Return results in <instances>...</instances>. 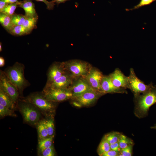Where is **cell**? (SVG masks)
Wrapping results in <instances>:
<instances>
[{
	"instance_id": "cell-5",
	"label": "cell",
	"mask_w": 156,
	"mask_h": 156,
	"mask_svg": "<svg viewBox=\"0 0 156 156\" xmlns=\"http://www.w3.org/2000/svg\"><path fill=\"white\" fill-rule=\"evenodd\" d=\"M18 106L25 121L31 125H36L40 120V110L32 104L23 99L19 103Z\"/></svg>"
},
{
	"instance_id": "cell-23",
	"label": "cell",
	"mask_w": 156,
	"mask_h": 156,
	"mask_svg": "<svg viewBox=\"0 0 156 156\" xmlns=\"http://www.w3.org/2000/svg\"><path fill=\"white\" fill-rule=\"evenodd\" d=\"M38 18V15L34 17H26L23 25L28 29L32 31L33 29L36 28V23Z\"/></svg>"
},
{
	"instance_id": "cell-37",
	"label": "cell",
	"mask_w": 156,
	"mask_h": 156,
	"mask_svg": "<svg viewBox=\"0 0 156 156\" xmlns=\"http://www.w3.org/2000/svg\"><path fill=\"white\" fill-rule=\"evenodd\" d=\"M70 0H53V2L58 5L60 3H64L65 2Z\"/></svg>"
},
{
	"instance_id": "cell-3",
	"label": "cell",
	"mask_w": 156,
	"mask_h": 156,
	"mask_svg": "<svg viewBox=\"0 0 156 156\" xmlns=\"http://www.w3.org/2000/svg\"><path fill=\"white\" fill-rule=\"evenodd\" d=\"M23 99L34 105L46 116H49L54 108V102L48 100L42 91L32 93Z\"/></svg>"
},
{
	"instance_id": "cell-25",
	"label": "cell",
	"mask_w": 156,
	"mask_h": 156,
	"mask_svg": "<svg viewBox=\"0 0 156 156\" xmlns=\"http://www.w3.org/2000/svg\"><path fill=\"white\" fill-rule=\"evenodd\" d=\"M118 143L121 149L130 145H134V142L131 139L122 134L121 135Z\"/></svg>"
},
{
	"instance_id": "cell-39",
	"label": "cell",
	"mask_w": 156,
	"mask_h": 156,
	"mask_svg": "<svg viewBox=\"0 0 156 156\" xmlns=\"http://www.w3.org/2000/svg\"><path fill=\"white\" fill-rule=\"evenodd\" d=\"M4 1L5 2L8 4L13 3H16L18 1V0H1Z\"/></svg>"
},
{
	"instance_id": "cell-6",
	"label": "cell",
	"mask_w": 156,
	"mask_h": 156,
	"mask_svg": "<svg viewBox=\"0 0 156 156\" xmlns=\"http://www.w3.org/2000/svg\"><path fill=\"white\" fill-rule=\"evenodd\" d=\"M128 77V89H130L134 97L148 91L153 86L152 82L148 85L146 84L137 76L132 68L130 69V73Z\"/></svg>"
},
{
	"instance_id": "cell-36",
	"label": "cell",
	"mask_w": 156,
	"mask_h": 156,
	"mask_svg": "<svg viewBox=\"0 0 156 156\" xmlns=\"http://www.w3.org/2000/svg\"><path fill=\"white\" fill-rule=\"evenodd\" d=\"M8 4L4 1L0 0V12H2Z\"/></svg>"
},
{
	"instance_id": "cell-2",
	"label": "cell",
	"mask_w": 156,
	"mask_h": 156,
	"mask_svg": "<svg viewBox=\"0 0 156 156\" xmlns=\"http://www.w3.org/2000/svg\"><path fill=\"white\" fill-rule=\"evenodd\" d=\"M24 69L25 66L23 64L16 62L12 66L8 67L4 71L20 94H22L23 90L30 85L25 78Z\"/></svg>"
},
{
	"instance_id": "cell-26",
	"label": "cell",
	"mask_w": 156,
	"mask_h": 156,
	"mask_svg": "<svg viewBox=\"0 0 156 156\" xmlns=\"http://www.w3.org/2000/svg\"><path fill=\"white\" fill-rule=\"evenodd\" d=\"M26 18L25 16L21 14L14 13L11 16L12 22L14 26L23 25Z\"/></svg>"
},
{
	"instance_id": "cell-22",
	"label": "cell",
	"mask_w": 156,
	"mask_h": 156,
	"mask_svg": "<svg viewBox=\"0 0 156 156\" xmlns=\"http://www.w3.org/2000/svg\"><path fill=\"white\" fill-rule=\"evenodd\" d=\"M111 150L110 144L103 137L101 141L97 148V153L99 156H102L104 154Z\"/></svg>"
},
{
	"instance_id": "cell-16",
	"label": "cell",
	"mask_w": 156,
	"mask_h": 156,
	"mask_svg": "<svg viewBox=\"0 0 156 156\" xmlns=\"http://www.w3.org/2000/svg\"><path fill=\"white\" fill-rule=\"evenodd\" d=\"M18 6L23 8L25 12L26 17H32L37 15L34 4L31 0H23L18 1Z\"/></svg>"
},
{
	"instance_id": "cell-1",
	"label": "cell",
	"mask_w": 156,
	"mask_h": 156,
	"mask_svg": "<svg viewBox=\"0 0 156 156\" xmlns=\"http://www.w3.org/2000/svg\"><path fill=\"white\" fill-rule=\"evenodd\" d=\"M134 114L139 118L147 116L150 108L156 103V86L148 91L134 97Z\"/></svg>"
},
{
	"instance_id": "cell-8",
	"label": "cell",
	"mask_w": 156,
	"mask_h": 156,
	"mask_svg": "<svg viewBox=\"0 0 156 156\" xmlns=\"http://www.w3.org/2000/svg\"><path fill=\"white\" fill-rule=\"evenodd\" d=\"M105 94L95 90L90 91L79 96L73 97V104L76 106H88L94 103Z\"/></svg>"
},
{
	"instance_id": "cell-7",
	"label": "cell",
	"mask_w": 156,
	"mask_h": 156,
	"mask_svg": "<svg viewBox=\"0 0 156 156\" xmlns=\"http://www.w3.org/2000/svg\"><path fill=\"white\" fill-rule=\"evenodd\" d=\"M42 92L48 100L54 103L71 99L73 96L69 88L43 89Z\"/></svg>"
},
{
	"instance_id": "cell-18",
	"label": "cell",
	"mask_w": 156,
	"mask_h": 156,
	"mask_svg": "<svg viewBox=\"0 0 156 156\" xmlns=\"http://www.w3.org/2000/svg\"><path fill=\"white\" fill-rule=\"evenodd\" d=\"M0 23L2 26L8 32L14 26L12 22L11 16L3 12L0 13Z\"/></svg>"
},
{
	"instance_id": "cell-41",
	"label": "cell",
	"mask_w": 156,
	"mask_h": 156,
	"mask_svg": "<svg viewBox=\"0 0 156 156\" xmlns=\"http://www.w3.org/2000/svg\"><path fill=\"white\" fill-rule=\"evenodd\" d=\"M2 51V43L1 42L0 43V51L1 52Z\"/></svg>"
},
{
	"instance_id": "cell-31",
	"label": "cell",
	"mask_w": 156,
	"mask_h": 156,
	"mask_svg": "<svg viewBox=\"0 0 156 156\" xmlns=\"http://www.w3.org/2000/svg\"><path fill=\"white\" fill-rule=\"evenodd\" d=\"M133 145H130L122 149L119 152V156H131L133 154Z\"/></svg>"
},
{
	"instance_id": "cell-32",
	"label": "cell",
	"mask_w": 156,
	"mask_h": 156,
	"mask_svg": "<svg viewBox=\"0 0 156 156\" xmlns=\"http://www.w3.org/2000/svg\"><path fill=\"white\" fill-rule=\"evenodd\" d=\"M42 156H54L55 152L54 146L52 145L50 147L46 148L40 153Z\"/></svg>"
},
{
	"instance_id": "cell-21",
	"label": "cell",
	"mask_w": 156,
	"mask_h": 156,
	"mask_svg": "<svg viewBox=\"0 0 156 156\" xmlns=\"http://www.w3.org/2000/svg\"><path fill=\"white\" fill-rule=\"evenodd\" d=\"M54 135L38 140V149L39 153L52 145Z\"/></svg>"
},
{
	"instance_id": "cell-13",
	"label": "cell",
	"mask_w": 156,
	"mask_h": 156,
	"mask_svg": "<svg viewBox=\"0 0 156 156\" xmlns=\"http://www.w3.org/2000/svg\"><path fill=\"white\" fill-rule=\"evenodd\" d=\"M66 72L62 62L53 63L49 67L47 71V80L45 85L49 84L53 82Z\"/></svg>"
},
{
	"instance_id": "cell-14",
	"label": "cell",
	"mask_w": 156,
	"mask_h": 156,
	"mask_svg": "<svg viewBox=\"0 0 156 156\" xmlns=\"http://www.w3.org/2000/svg\"><path fill=\"white\" fill-rule=\"evenodd\" d=\"M113 85L116 87L127 89L128 88V77L118 68L109 75Z\"/></svg>"
},
{
	"instance_id": "cell-38",
	"label": "cell",
	"mask_w": 156,
	"mask_h": 156,
	"mask_svg": "<svg viewBox=\"0 0 156 156\" xmlns=\"http://www.w3.org/2000/svg\"><path fill=\"white\" fill-rule=\"evenodd\" d=\"M5 64V61L4 58L2 57H0V67H3Z\"/></svg>"
},
{
	"instance_id": "cell-24",
	"label": "cell",
	"mask_w": 156,
	"mask_h": 156,
	"mask_svg": "<svg viewBox=\"0 0 156 156\" xmlns=\"http://www.w3.org/2000/svg\"><path fill=\"white\" fill-rule=\"evenodd\" d=\"M121 134L119 132L114 131L106 134L103 137L111 144L118 142Z\"/></svg>"
},
{
	"instance_id": "cell-9",
	"label": "cell",
	"mask_w": 156,
	"mask_h": 156,
	"mask_svg": "<svg viewBox=\"0 0 156 156\" xmlns=\"http://www.w3.org/2000/svg\"><path fill=\"white\" fill-rule=\"evenodd\" d=\"M0 88L12 99L16 103L20 93L16 88L9 79L4 71L0 70Z\"/></svg>"
},
{
	"instance_id": "cell-4",
	"label": "cell",
	"mask_w": 156,
	"mask_h": 156,
	"mask_svg": "<svg viewBox=\"0 0 156 156\" xmlns=\"http://www.w3.org/2000/svg\"><path fill=\"white\" fill-rule=\"evenodd\" d=\"M65 71L74 79L84 77L91 66L87 62L78 60H72L62 62Z\"/></svg>"
},
{
	"instance_id": "cell-20",
	"label": "cell",
	"mask_w": 156,
	"mask_h": 156,
	"mask_svg": "<svg viewBox=\"0 0 156 156\" xmlns=\"http://www.w3.org/2000/svg\"><path fill=\"white\" fill-rule=\"evenodd\" d=\"M31 31L23 25L14 26L8 32L12 35L21 36L29 34Z\"/></svg>"
},
{
	"instance_id": "cell-35",
	"label": "cell",
	"mask_w": 156,
	"mask_h": 156,
	"mask_svg": "<svg viewBox=\"0 0 156 156\" xmlns=\"http://www.w3.org/2000/svg\"><path fill=\"white\" fill-rule=\"evenodd\" d=\"M110 147L111 150L119 152L121 149L119 145L118 142L110 144Z\"/></svg>"
},
{
	"instance_id": "cell-30",
	"label": "cell",
	"mask_w": 156,
	"mask_h": 156,
	"mask_svg": "<svg viewBox=\"0 0 156 156\" xmlns=\"http://www.w3.org/2000/svg\"><path fill=\"white\" fill-rule=\"evenodd\" d=\"M156 0H140L139 3L133 8L130 9H127L126 10L129 11L139 8L143 6L149 5Z\"/></svg>"
},
{
	"instance_id": "cell-34",
	"label": "cell",
	"mask_w": 156,
	"mask_h": 156,
	"mask_svg": "<svg viewBox=\"0 0 156 156\" xmlns=\"http://www.w3.org/2000/svg\"><path fill=\"white\" fill-rule=\"evenodd\" d=\"M119 152L112 150L104 154L102 156H119Z\"/></svg>"
},
{
	"instance_id": "cell-15",
	"label": "cell",
	"mask_w": 156,
	"mask_h": 156,
	"mask_svg": "<svg viewBox=\"0 0 156 156\" xmlns=\"http://www.w3.org/2000/svg\"><path fill=\"white\" fill-rule=\"evenodd\" d=\"M101 90L105 94L107 93H127L126 89L116 87L112 83L109 75L103 76L101 83Z\"/></svg>"
},
{
	"instance_id": "cell-19",
	"label": "cell",
	"mask_w": 156,
	"mask_h": 156,
	"mask_svg": "<svg viewBox=\"0 0 156 156\" xmlns=\"http://www.w3.org/2000/svg\"><path fill=\"white\" fill-rule=\"evenodd\" d=\"M36 125L39 140L49 137L44 119L40 120Z\"/></svg>"
},
{
	"instance_id": "cell-12",
	"label": "cell",
	"mask_w": 156,
	"mask_h": 156,
	"mask_svg": "<svg viewBox=\"0 0 156 156\" xmlns=\"http://www.w3.org/2000/svg\"><path fill=\"white\" fill-rule=\"evenodd\" d=\"M75 79L66 71L57 79L49 84L45 85L43 89L68 88Z\"/></svg>"
},
{
	"instance_id": "cell-28",
	"label": "cell",
	"mask_w": 156,
	"mask_h": 156,
	"mask_svg": "<svg viewBox=\"0 0 156 156\" xmlns=\"http://www.w3.org/2000/svg\"><path fill=\"white\" fill-rule=\"evenodd\" d=\"M18 2L13 3H8L1 12H3L10 16H12L15 13L14 11L18 6Z\"/></svg>"
},
{
	"instance_id": "cell-29",
	"label": "cell",
	"mask_w": 156,
	"mask_h": 156,
	"mask_svg": "<svg viewBox=\"0 0 156 156\" xmlns=\"http://www.w3.org/2000/svg\"><path fill=\"white\" fill-rule=\"evenodd\" d=\"M13 110L6 107L0 104V116L1 117L6 116H15Z\"/></svg>"
},
{
	"instance_id": "cell-17",
	"label": "cell",
	"mask_w": 156,
	"mask_h": 156,
	"mask_svg": "<svg viewBox=\"0 0 156 156\" xmlns=\"http://www.w3.org/2000/svg\"><path fill=\"white\" fill-rule=\"evenodd\" d=\"M0 104L12 110L15 108V103L11 97L0 88Z\"/></svg>"
},
{
	"instance_id": "cell-40",
	"label": "cell",
	"mask_w": 156,
	"mask_h": 156,
	"mask_svg": "<svg viewBox=\"0 0 156 156\" xmlns=\"http://www.w3.org/2000/svg\"><path fill=\"white\" fill-rule=\"evenodd\" d=\"M151 129H156V124L154 126L151 127Z\"/></svg>"
},
{
	"instance_id": "cell-33",
	"label": "cell",
	"mask_w": 156,
	"mask_h": 156,
	"mask_svg": "<svg viewBox=\"0 0 156 156\" xmlns=\"http://www.w3.org/2000/svg\"><path fill=\"white\" fill-rule=\"evenodd\" d=\"M38 1H41L44 2L47 5V8L49 10H52L53 9L54 5L56 4L52 1H49L47 0H35Z\"/></svg>"
},
{
	"instance_id": "cell-27",
	"label": "cell",
	"mask_w": 156,
	"mask_h": 156,
	"mask_svg": "<svg viewBox=\"0 0 156 156\" xmlns=\"http://www.w3.org/2000/svg\"><path fill=\"white\" fill-rule=\"evenodd\" d=\"M44 120L48 130L49 136L54 135L55 127L53 120L52 117H49Z\"/></svg>"
},
{
	"instance_id": "cell-11",
	"label": "cell",
	"mask_w": 156,
	"mask_h": 156,
	"mask_svg": "<svg viewBox=\"0 0 156 156\" xmlns=\"http://www.w3.org/2000/svg\"><path fill=\"white\" fill-rule=\"evenodd\" d=\"M103 76L99 69L91 67L84 77L94 89L102 92L101 90V83Z\"/></svg>"
},
{
	"instance_id": "cell-10",
	"label": "cell",
	"mask_w": 156,
	"mask_h": 156,
	"mask_svg": "<svg viewBox=\"0 0 156 156\" xmlns=\"http://www.w3.org/2000/svg\"><path fill=\"white\" fill-rule=\"evenodd\" d=\"M69 89L72 94L73 97L79 96L90 91L95 90L91 87L84 77L75 79Z\"/></svg>"
}]
</instances>
